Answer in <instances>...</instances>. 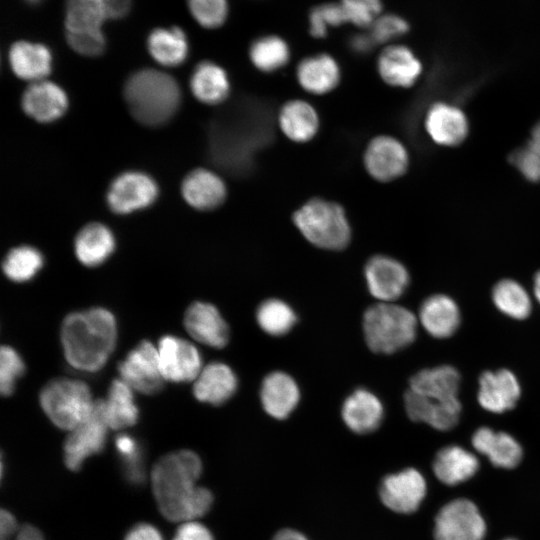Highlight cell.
I'll return each mask as SVG.
<instances>
[{"label":"cell","instance_id":"6da1fadb","mask_svg":"<svg viewBox=\"0 0 540 540\" xmlns=\"http://www.w3.org/2000/svg\"><path fill=\"white\" fill-rule=\"evenodd\" d=\"M200 457L191 450H180L161 457L153 466V494L162 515L172 522H186L204 516L213 495L198 486L202 473Z\"/></svg>","mask_w":540,"mask_h":540},{"label":"cell","instance_id":"7a4b0ae2","mask_svg":"<svg viewBox=\"0 0 540 540\" xmlns=\"http://www.w3.org/2000/svg\"><path fill=\"white\" fill-rule=\"evenodd\" d=\"M60 340L69 365L77 370L96 372L115 349L116 319L101 307L72 312L62 322Z\"/></svg>","mask_w":540,"mask_h":540},{"label":"cell","instance_id":"3957f363","mask_svg":"<svg viewBox=\"0 0 540 540\" xmlns=\"http://www.w3.org/2000/svg\"><path fill=\"white\" fill-rule=\"evenodd\" d=\"M124 99L131 115L146 126H160L176 113L181 91L169 74L151 68L129 76L124 85Z\"/></svg>","mask_w":540,"mask_h":540},{"label":"cell","instance_id":"277c9868","mask_svg":"<svg viewBox=\"0 0 540 540\" xmlns=\"http://www.w3.org/2000/svg\"><path fill=\"white\" fill-rule=\"evenodd\" d=\"M292 221L312 245L325 250H342L352 238V228L344 207L336 201L314 197L298 207Z\"/></svg>","mask_w":540,"mask_h":540},{"label":"cell","instance_id":"5b68a950","mask_svg":"<svg viewBox=\"0 0 540 540\" xmlns=\"http://www.w3.org/2000/svg\"><path fill=\"white\" fill-rule=\"evenodd\" d=\"M418 320L409 309L393 302H378L363 315L365 341L375 353H394L412 343Z\"/></svg>","mask_w":540,"mask_h":540},{"label":"cell","instance_id":"8992f818","mask_svg":"<svg viewBox=\"0 0 540 540\" xmlns=\"http://www.w3.org/2000/svg\"><path fill=\"white\" fill-rule=\"evenodd\" d=\"M39 402L55 426L71 431L90 416L95 400L85 382L70 378H55L41 389Z\"/></svg>","mask_w":540,"mask_h":540},{"label":"cell","instance_id":"52a82bcc","mask_svg":"<svg viewBox=\"0 0 540 540\" xmlns=\"http://www.w3.org/2000/svg\"><path fill=\"white\" fill-rule=\"evenodd\" d=\"M363 165L375 181L392 182L408 171L410 154L400 139L379 134L368 141L363 152Z\"/></svg>","mask_w":540,"mask_h":540},{"label":"cell","instance_id":"ba28073f","mask_svg":"<svg viewBox=\"0 0 540 540\" xmlns=\"http://www.w3.org/2000/svg\"><path fill=\"white\" fill-rule=\"evenodd\" d=\"M108 429L103 413V399H97L90 416L69 431L64 442V462L67 468L79 471L87 458L100 453L105 446Z\"/></svg>","mask_w":540,"mask_h":540},{"label":"cell","instance_id":"9c48e42d","mask_svg":"<svg viewBox=\"0 0 540 540\" xmlns=\"http://www.w3.org/2000/svg\"><path fill=\"white\" fill-rule=\"evenodd\" d=\"M485 533V521L468 499L447 503L435 518V540H482Z\"/></svg>","mask_w":540,"mask_h":540},{"label":"cell","instance_id":"30bf717a","mask_svg":"<svg viewBox=\"0 0 540 540\" xmlns=\"http://www.w3.org/2000/svg\"><path fill=\"white\" fill-rule=\"evenodd\" d=\"M118 372L120 379L142 394H157L164 386L157 347L147 340H142L118 363Z\"/></svg>","mask_w":540,"mask_h":540},{"label":"cell","instance_id":"8fae6325","mask_svg":"<svg viewBox=\"0 0 540 540\" xmlns=\"http://www.w3.org/2000/svg\"><path fill=\"white\" fill-rule=\"evenodd\" d=\"M157 351L165 381L194 382L203 368L199 350L183 338L165 335L159 339Z\"/></svg>","mask_w":540,"mask_h":540},{"label":"cell","instance_id":"7c38bea8","mask_svg":"<svg viewBox=\"0 0 540 540\" xmlns=\"http://www.w3.org/2000/svg\"><path fill=\"white\" fill-rule=\"evenodd\" d=\"M158 196L154 179L139 171H126L111 182L106 200L111 211L129 214L150 206Z\"/></svg>","mask_w":540,"mask_h":540},{"label":"cell","instance_id":"4fadbf2b","mask_svg":"<svg viewBox=\"0 0 540 540\" xmlns=\"http://www.w3.org/2000/svg\"><path fill=\"white\" fill-rule=\"evenodd\" d=\"M426 495V482L422 474L407 468L385 476L379 485V497L390 510L409 514L415 512Z\"/></svg>","mask_w":540,"mask_h":540},{"label":"cell","instance_id":"5bb4252c","mask_svg":"<svg viewBox=\"0 0 540 540\" xmlns=\"http://www.w3.org/2000/svg\"><path fill=\"white\" fill-rule=\"evenodd\" d=\"M424 128L429 138L442 147H457L468 137L469 119L459 106L438 101L425 113Z\"/></svg>","mask_w":540,"mask_h":540},{"label":"cell","instance_id":"9a60e30c","mask_svg":"<svg viewBox=\"0 0 540 540\" xmlns=\"http://www.w3.org/2000/svg\"><path fill=\"white\" fill-rule=\"evenodd\" d=\"M364 277L370 294L379 302H394L409 284L406 267L397 259L383 254L368 259Z\"/></svg>","mask_w":540,"mask_h":540},{"label":"cell","instance_id":"2e32d148","mask_svg":"<svg viewBox=\"0 0 540 540\" xmlns=\"http://www.w3.org/2000/svg\"><path fill=\"white\" fill-rule=\"evenodd\" d=\"M376 70L388 86L407 89L422 76L423 64L410 47L393 43L386 45L379 53Z\"/></svg>","mask_w":540,"mask_h":540},{"label":"cell","instance_id":"e0dca14e","mask_svg":"<svg viewBox=\"0 0 540 540\" xmlns=\"http://www.w3.org/2000/svg\"><path fill=\"white\" fill-rule=\"evenodd\" d=\"M184 327L194 340L212 348H223L229 341V327L211 303L193 302L185 311Z\"/></svg>","mask_w":540,"mask_h":540},{"label":"cell","instance_id":"ac0fdd59","mask_svg":"<svg viewBox=\"0 0 540 540\" xmlns=\"http://www.w3.org/2000/svg\"><path fill=\"white\" fill-rule=\"evenodd\" d=\"M299 86L312 95L334 91L341 82L342 71L337 59L329 53H317L299 61L295 72Z\"/></svg>","mask_w":540,"mask_h":540},{"label":"cell","instance_id":"d6986e66","mask_svg":"<svg viewBox=\"0 0 540 540\" xmlns=\"http://www.w3.org/2000/svg\"><path fill=\"white\" fill-rule=\"evenodd\" d=\"M404 406L411 420L424 422L440 431L452 429L457 424L461 413L459 399L443 401L418 394L410 389L404 395Z\"/></svg>","mask_w":540,"mask_h":540},{"label":"cell","instance_id":"ffe728a7","mask_svg":"<svg viewBox=\"0 0 540 540\" xmlns=\"http://www.w3.org/2000/svg\"><path fill=\"white\" fill-rule=\"evenodd\" d=\"M23 111L34 120L49 123L60 118L68 107L65 91L46 79L31 83L24 91Z\"/></svg>","mask_w":540,"mask_h":540},{"label":"cell","instance_id":"44dd1931","mask_svg":"<svg viewBox=\"0 0 540 540\" xmlns=\"http://www.w3.org/2000/svg\"><path fill=\"white\" fill-rule=\"evenodd\" d=\"M181 191L185 201L200 211L218 208L227 197V186L223 178L206 168L190 171L183 179Z\"/></svg>","mask_w":540,"mask_h":540},{"label":"cell","instance_id":"7402d4cb","mask_svg":"<svg viewBox=\"0 0 540 540\" xmlns=\"http://www.w3.org/2000/svg\"><path fill=\"white\" fill-rule=\"evenodd\" d=\"M520 394L518 380L509 370L485 371L479 378L478 402L489 412L503 413L512 409Z\"/></svg>","mask_w":540,"mask_h":540},{"label":"cell","instance_id":"603a6c76","mask_svg":"<svg viewBox=\"0 0 540 540\" xmlns=\"http://www.w3.org/2000/svg\"><path fill=\"white\" fill-rule=\"evenodd\" d=\"M277 124L288 140L303 144L313 140L318 134L320 117L310 102L295 98L280 107Z\"/></svg>","mask_w":540,"mask_h":540},{"label":"cell","instance_id":"cb8c5ba5","mask_svg":"<svg viewBox=\"0 0 540 540\" xmlns=\"http://www.w3.org/2000/svg\"><path fill=\"white\" fill-rule=\"evenodd\" d=\"M260 400L268 415L281 420L287 418L297 407L300 390L289 374L274 371L266 375L262 381Z\"/></svg>","mask_w":540,"mask_h":540},{"label":"cell","instance_id":"d4e9b609","mask_svg":"<svg viewBox=\"0 0 540 540\" xmlns=\"http://www.w3.org/2000/svg\"><path fill=\"white\" fill-rule=\"evenodd\" d=\"M237 387L238 379L232 368L215 361L203 366L194 381L193 394L200 402L218 406L228 401Z\"/></svg>","mask_w":540,"mask_h":540},{"label":"cell","instance_id":"484cf974","mask_svg":"<svg viewBox=\"0 0 540 540\" xmlns=\"http://www.w3.org/2000/svg\"><path fill=\"white\" fill-rule=\"evenodd\" d=\"M342 419L346 426L357 434L375 431L381 424L384 409L380 399L367 389H357L342 405Z\"/></svg>","mask_w":540,"mask_h":540},{"label":"cell","instance_id":"4316f807","mask_svg":"<svg viewBox=\"0 0 540 540\" xmlns=\"http://www.w3.org/2000/svg\"><path fill=\"white\" fill-rule=\"evenodd\" d=\"M52 60L50 49L42 43L21 40L9 49V63L14 74L32 83L44 80L50 74Z\"/></svg>","mask_w":540,"mask_h":540},{"label":"cell","instance_id":"83f0119b","mask_svg":"<svg viewBox=\"0 0 540 540\" xmlns=\"http://www.w3.org/2000/svg\"><path fill=\"white\" fill-rule=\"evenodd\" d=\"M190 89L198 101L207 105H220L230 95L231 82L222 66L204 60L195 66L191 74Z\"/></svg>","mask_w":540,"mask_h":540},{"label":"cell","instance_id":"f1b7e54d","mask_svg":"<svg viewBox=\"0 0 540 540\" xmlns=\"http://www.w3.org/2000/svg\"><path fill=\"white\" fill-rule=\"evenodd\" d=\"M473 447L488 457L499 468L512 469L522 459L520 444L505 432H495L491 428L481 427L472 436Z\"/></svg>","mask_w":540,"mask_h":540},{"label":"cell","instance_id":"f546056e","mask_svg":"<svg viewBox=\"0 0 540 540\" xmlns=\"http://www.w3.org/2000/svg\"><path fill=\"white\" fill-rule=\"evenodd\" d=\"M146 45L151 57L165 67L181 65L189 54L187 35L178 26L158 27L151 30Z\"/></svg>","mask_w":540,"mask_h":540},{"label":"cell","instance_id":"4dcf8cb0","mask_svg":"<svg viewBox=\"0 0 540 540\" xmlns=\"http://www.w3.org/2000/svg\"><path fill=\"white\" fill-rule=\"evenodd\" d=\"M115 238L105 225L92 222L80 229L74 241L77 259L87 267L104 263L115 249Z\"/></svg>","mask_w":540,"mask_h":540},{"label":"cell","instance_id":"1f68e13d","mask_svg":"<svg viewBox=\"0 0 540 540\" xmlns=\"http://www.w3.org/2000/svg\"><path fill=\"white\" fill-rule=\"evenodd\" d=\"M419 321L431 336L447 338L456 332L460 312L450 297L437 294L424 300L419 310Z\"/></svg>","mask_w":540,"mask_h":540},{"label":"cell","instance_id":"d6a6232c","mask_svg":"<svg viewBox=\"0 0 540 540\" xmlns=\"http://www.w3.org/2000/svg\"><path fill=\"white\" fill-rule=\"evenodd\" d=\"M460 375L449 365L423 369L409 381V389L431 398L443 401L458 399Z\"/></svg>","mask_w":540,"mask_h":540},{"label":"cell","instance_id":"836d02e7","mask_svg":"<svg viewBox=\"0 0 540 540\" xmlns=\"http://www.w3.org/2000/svg\"><path fill=\"white\" fill-rule=\"evenodd\" d=\"M478 468L476 456L457 445L439 450L433 462L436 477L446 485H457L470 479Z\"/></svg>","mask_w":540,"mask_h":540},{"label":"cell","instance_id":"e575fe53","mask_svg":"<svg viewBox=\"0 0 540 540\" xmlns=\"http://www.w3.org/2000/svg\"><path fill=\"white\" fill-rule=\"evenodd\" d=\"M103 413L109 429H125L138 421L139 410L133 389L122 379L111 382L107 398L103 400Z\"/></svg>","mask_w":540,"mask_h":540},{"label":"cell","instance_id":"d590c367","mask_svg":"<svg viewBox=\"0 0 540 540\" xmlns=\"http://www.w3.org/2000/svg\"><path fill=\"white\" fill-rule=\"evenodd\" d=\"M248 57L258 71L274 73L284 68L291 59L287 41L275 34L257 37L248 48Z\"/></svg>","mask_w":540,"mask_h":540},{"label":"cell","instance_id":"8d00e7d4","mask_svg":"<svg viewBox=\"0 0 540 540\" xmlns=\"http://www.w3.org/2000/svg\"><path fill=\"white\" fill-rule=\"evenodd\" d=\"M108 19L103 0H67L65 5V31L81 32L102 30Z\"/></svg>","mask_w":540,"mask_h":540},{"label":"cell","instance_id":"74e56055","mask_svg":"<svg viewBox=\"0 0 540 540\" xmlns=\"http://www.w3.org/2000/svg\"><path fill=\"white\" fill-rule=\"evenodd\" d=\"M43 263V255L38 249L21 245L6 254L2 269L8 279L22 283L31 280L40 271Z\"/></svg>","mask_w":540,"mask_h":540},{"label":"cell","instance_id":"f35d334b","mask_svg":"<svg viewBox=\"0 0 540 540\" xmlns=\"http://www.w3.org/2000/svg\"><path fill=\"white\" fill-rule=\"evenodd\" d=\"M259 327L271 336H282L295 325L297 317L293 309L280 299H267L257 308Z\"/></svg>","mask_w":540,"mask_h":540},{"label":"cell","instance_id":"ab89813d","mask_svg":"<svg viewBox=\"0 0 540 540\" xmlns=\"http://www.w3.org/2000/svg\"><path fill=\"white\" fill-rule=\"evenodd\" d=\"M496 307L515 319H524L531 311V300L526 290L516 281L505 279L498 282L492 292Z\"/></svg>","mask_w":540,"mask_h":540},{"label":"cell","instance_id":"60d3db41","mask_svg":"<svg viewBox=\"0 0 540 540\" xmlns=\"http://www.w3.org/2000/svg\"><path fill=\"white\" fill-rule=\"evenodd\" d=\"M193 19L205 29H217L224 25L229 15L228 0H186Z\"/></svg>","mask_w":540,"mask_h":540},{"label":"cell","instance_id":"b9f144b4","mask_svg":"<svg viewBox=\"0 0 540 540\" xmlns=\"http://www.w3.org/2000/svg\"><path fill=\"white\" fill-rule=\"evenodd\" d=\"M345 24L368 29L382 14V0H338Z\"/></svg>","mask_w":540,"mask_h":540},{"label":"cell","instance_id":"7bdbcfd3","mask_svg":"<svg viewBox=\"0 0 540 540\" xmlns=\"http://www.w3.org/2000/svg\"><path fill=\"white\" fill-rule=\"evenodd\" d=\"M345 24L340 5L326 2L312 8L308 16V29L311 37L322 39L331 28Z\"/></svg>","mask_w":540,"mask_h":540},{"label":"cell","instance_id":"ee69618b","mask_svg":"<svg viewBox=\"0 0 540 540\" xmlns=\"http://www.w3.org/2000/svg\"><path fill=\"white\" fill-rule=\"evenodd\" d=\"M408 21L393 13L381 14L367 29L376 45L393 44V42L409 32Z\"/></svg>","mask_w":540,"mask_h":540},{"label":"cell","instance_id":"f6af8a7d","mask_svg":"<svg viewBox=\"0 0 540 540\" xmlns=\"http://www.w3.org/2000/svg\"><path fill=\"white\" fill-rule=\"evenodd\" d=\"M25 364L18 352L4 345L0 351V392L10 396L15 389L16 381L24 374Z\"/></svg>","mask_w":540,"mask_h":540},{"label":"cell","instance_id":"bcb514c9","mask_svg":"<svg viewBox=\"0 0 540 540\" xmlns=\"http://www.w3.org/2000/svg\"><path fill=\"white\" fill-rule=\"evenodd\" d=\"M65 38L71 49L83 56H98L106 47V38L102 30L65 31Z\"/></svg>","mask_w":540,"mask_h":540},{"label":"cell","instance_id":"7dc6e473","mask_svg":"<svg viewBox=\"0 0 540 540\" xmlns=\"http://www.w3.org/2000/svg\"><path fill=\"white\" fill-rule=\"evenodd\" d=\"M511 164L529 182H540V153L528 144L512 152Z\"/></svg>","mask_w":540,"mask_h":540},{"label":"cell","instance_id":"c3c4849f","mask_svg":"<svg viewBox=\"0 0 540 540\" xmlns=\"http://www.w3.org/2000/svg\"><path fill=\"white\" fill-rule=\"evenodd\" d=\"M172 540H214L211 531L196 520L182 522Z\"/></svg>","mask_w":540,"mask_h":540},{"label":"cell","instance_id":"681fc988","mask_svg":"<svg viewBox=\"0 0 540 540\" xmlns=\"http://www.w3.org/2000/svg\"><path fill=\"white\" fill-rule=\"evenodd\" d=\"M124 540H164L161 532L149 523L134 525L125 535Z\"/></svg>","mask_w":540,"mask_h":540},{"label":"cell","instance_id":"f907efd6","mask_svg":"<svg viewBox=\"0 0 540 540\" xmlns=\"http://www.w3.org/2000/svg\"><path fill=\"white\" fill-rule=\"evenodd\" d=\"M348 44L351 51L359 55L370 53L376 46L368 30L353 34Z\"/></svg>","mask_w":540,"mask_h":540},{"label":"cell","instance_id":"816d5d0a","mask_svg":"<svg viewBox=\"0 0 540 540\" xmlns=\"http://www.w3.org/2000/svg\"><path fill=\"white\" fill-rule=\"evenodd\" d=\"M108 19L118 20L124 18L131 9V0H103Z\"/></svg>","mask_w":540,"mask_h":540},{"label":"cell","instance_id":"f5cc1de1","mask_svg":"<svg viewBox=\"0 0 540 540\" xmlns=\"http://www.w3.org/2000/svg\"><path fill=\"white\" fill-rule=\"evenodd\" d=\"M115 446L120 458H127L141 450L136 440L127 434H120L115 439Z\"/></svg>","mask_w":540,"mask_h":540},{"label":"cell","instance_id":"db71d44e","mask_svg":"<svg viewBox=\"0 0 540 540\" xmlns=\"http://www.w3.org/2000/svg\"><path fill=\"white\" fill-rule=\"evenodd\" d=\"M19 528L15 517L9 511L2 509L0 513L1 540H9L13 535H16Z\"/></svg>","mask_w":540,"mask_h":540},{"label":"cell","instance_id":"11a10c76","mask_svg":"<svg viewBox=\"0 0 540 540\" xmlns=\"http://www.w3.org/2000/svg\"><path fill=\"white\" fill-rule=\"evenodd\" d=\"M14 540H45L41 531L30 524L21 526Z\"/></svg>","mask_w":540,"mask_h":540},{"label":"cell","instance_id":"9f6ffc18","mask_svg":"<svg viewBox=\"0 0 540 540\" xmlns=\"http://www.w3.org/2000/svg\"><path fill=\"white\" fill-rule=\"evenodd\" d=\"M272 540H308L301 532L286 528L278 531L272 538Z\"/></svg>","mask_w":540,"mask_h":540},{"label":"cell","instance_id":"6f0895ef","mask_svg":"<svg viewBox=\"0 0 540 540\" xmlns=\"http://www.w3.org/2000/svg\"><path fill=\"white\" fill-rule=\"evenodd\" d=\"M527 144L540 153V120L533 126Z\"/></svg>","mask_w":540,"mask_h":540},{"label":"cell","instance_id":"680465c9","mask_svg":"<svg viewBox=\"0 0 540 540\" xmlns=\"http://www.w3.org/2000/svg\"><path fill=\"white\" fill-rule=\"evenodd\" d=\"M534 294L540 303V271L537 272L534 278Z\"/></svg>","mask_w":540,"mask_h":540},{"label":"cell","instance_id":"91938a15","mask_svg":"<svg viewBox=\"0 0 540 540\" xmlns=\"http://www.w3.org/2000/svg\"><path fill=\"white\" fill-rule=\"evenodd\" d=\"M44 0H24L26 4H29L31 6L38 5L42 3Z\"/></svg>","mask_w":540,"mask_h":540},{"label":"cell","instance_id":"94428289","mask_svg":"<svg viewBox=\"0 0 540 540\" xmlns=\"http://www.w3.org/2000/svg\"><path fill=\"white\" fill-rule=\"evenodd\" d=\"M507 540H515V539H507Z\"/></svg>","mask_w":540,"mask_h":540}]
</instances>
